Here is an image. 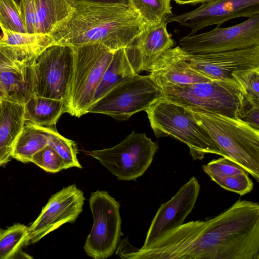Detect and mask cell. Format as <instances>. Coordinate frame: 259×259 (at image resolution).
Returning a JSON list of instances; mask_svg holds the SVG:
<instances>
[{
    "mask_svg": "<svg viewBox=\"0 0 259 259\" xmlns=\"http://www.w3.org/2000/svg\"><path fill=\"white\" fill-rule=\"evenodd\" d=\"M133 259H259V204L237 200L205 221L183 223L144 248L131 246Z\"/></svg>",
    "mask_w": 259,
    "mask_h": 259,
    "instance_id": "6da1fadb",
    "label": "cell"
},
{
    "mask_svg": "<svg viewBox=\"0 0 259 259\" xmlns=\"http://www.w3.org/2000/svg\"><path fill=\"white\" fill-rule=\"evenodd\" d=\"M72 4V13L50 34L53 45L100 43L115 52L132 44L146 25L128 5Z\"/></svg>",
    "mask_w": 259,
    "mask_h": 259,
    "instance_id": "7a4b0ae2",
    "label": "cell"
},
{
    "mask_svg": "<svg viewBox=\"0 0 259 259\" xmlns=\"http://www.w3.org/2000/svg\"><path fill=\"white\" fill-rule=\"evenodd\" d=\"M145 111L155 136H170L184 143L193 160H202L209 153L224 157L207 131L197 122L191 109L163 97Z\"/></svg>",
    "mask_w": 259,
    "mask_h": 259,
    "instance_id": "3957f363",
    "label": "cell"
},
{
    "mask_svg": "<svg viewBox=\"0 0 259 259\" xmlns=\"http://www.w3.org/2000/svg\"><path fill=\"white\" fill-rule=\"evenodd\" d=\"M193 113L224 157L242 166L258 182L259 131L239 118L206 112Z\"/></svg>",
    "mask_w": 259,
    "mask_h": 259,
    "instance_id": "277c9868",
    "label": "cell"
},
{
    "mask_svg": "<svg viewBox=\"0 0 259 259\" xmlns=\"http://www.w3.org/2000/svg\"><path fill=\"white\" fill-rule=\"evenodd\" d=\"M163 97L193 111L239 118L247 101L235 80H212L161 89Z\"/></svg>",
    "mask_w": 259,
    "mask_h": 259,
    "instance_id": "5b68a950",
    "label": "cell"
},
{
    "mask_svg": "<svg viewBox=\"0 0 259 259\" xmlns=\"http://www.w3.org/2000/svg\"><path fill=\"white\" fill-rule=\"evenodd\" d=\"M74 47V68L68 113L80 117L87 113L114 52L100 43Z\"/></svg>",
    "mask_w": 259,
    "mask_h": 259,
    "instance_id": "8992f818",
    "label": "cell"
},
{
    "mask_svg": "<svg viewBox=\"0 0 259 259\" xmlns=\"http://www.w3.org/2000/svg\"><path fill=\"white\" fill-rule=\"evenodd\" d=\"M74 57V47L70 45L56 44L46 49L32 64L33 94L64 101L68 108Z\"/></svg>",
    "mask_w": 259,
    "mask_h": 259,
    "instance_id": "52a82bcc",
    "label": "cell"
},
{
    "mask_svg": "<svg viewBox=\"0 0 259 259\" xmlns=\"http://www.w3.org/2000/svg\"><path fill=\"white\" fill-rule=\"evenodd\" d=\"M162 98V90L149 75L136 74L92 104L87 113H101L118 120H125L136 113L145 111Z\"/></svg>",
    "mask_w": 259,
    "mask_h": 259,
    "instance_id": "ba28073f",
    "label": "cell"
},
{
    "mask_svg": "<svg viewBox=\"0 0 259 259\" xmlns=\"http://www.w3.org/2000/svg\"><path fill=\"white\" fill-rule=\"evenodd\" d=\"M158 149L157 142L145 133L135 131L115 146L87 151L99 161L118 180L136 181L151 165Z\"/></svg>",
    "mask_w": 259,
    "mask_h": 259,
    "instance_id": "9c48e42d",
    "label": "cell"
},
{
    "mask_svg": "<svg viewBox=\"0 0 259 259\" xmlns=\"http://www.w3.org/2000/svg\"><path fill=\"white\" fill-rule=\"evenodd\" d=\"M89 203L93 225L83 249L91 257L105 259L113 254L122 235L120 204L104 190L92 192Z\"/></svg>",
    "mask_w": 259,
    "mask_h": 259,
    "instance_id": "30bf717a",
    "label": "cell"
},
{
    "mask_svg": "<svg viewBox=\"0 0 259 259\" xmlns=\"http://www.w3.org/2000/svg\"><path fill=\"white\" fill-rule=\"evenodd\" d=\"M179 43L185 52L192 54L232 51L259 46V14L232 26H217L208 32L187 35Z\"/></svg>",
    "mask_w": 259,
    "mask_h": 259,
    "instance_id": "8fae6325",
    "label": "cell"
},
{
    "mask_svg": "<svg viewBox=\"0 0 259 259\" xmlns=\"http://www.w3.org/2000/svg\"><path fill=\"white\" fill-rule=\"evenodd\" d=\"M259 14V0H211L197 9L179 15L172 14L166 22H176L191 29L188 35L206 27L217 25L236 18L250 17Z\"/></svg>",
    "mask_w": 259,
    "mask_h": 259,
    "instance_id": "7c38bea8",
    "label": "cell"
},
{
    "mask_svg": "<svg viewBox=\"0 0 259 259\" xmlns=\"http://www.w3.org/2000/svg\"><path fill=\"white\" fill-rule=\"evenodd\" d=\"M84 200L83 192L74 184L53 194L28 227L29 243L38 242L65 223H73L82 211Z\"/></svg>",
    "mask_w": 259,
    "mask_h": 259,
    "instance_id": "4fadbf2b",
    "label": "cell"
},
{
    "mask_svg": "<svg viewBox=\"0 0 259 259\" xmlns=\"http://www.w3.org/2000/svg\"><path fill=\"white\" fill-rule=\"evenodd\" d=\"M184 52L189 65L211 80H235L233 72L259 68V46L214 53Z\"/></svg>",
    "mask_w": 259,
    "mask_h": 259,
    "instance_id": "5bb4252c",
    "label": "cell"
},
{
    "mask_svg": "<svg viewBox=\"0 0 259 259\" xmlns=\"http://www.w3.org/2000/svg\"><path fill=\"white\" fill-rule=\"evenodd\" d=\"M200 189L197 179L192 177L171 198L161 204L151 222L141 248L147 247L166 232L184 223L194 207Z\"/></svg>",
    "mask_w": 259,
    "mask_h": 259,
    "instance_id": "9a60e30c",
    "label": "cell"
},
{
    "mask_svg": "<svg viewBox=\"0 0 259 259\" xmlns=\"http://www.w3.org/2000/svg\"><path fill=\"white\" fill-rule=\"evenodd\" d=\"M166 21L155 25H145L134 41L125 51L134 71L139 73L149 71L152 65L176 42L167 29Z\"/></svg>",
    "mask_w": 259,
    "mask_h": 259,
    "instance_id": "2e32d148",
    "label": "cell"
},
{
    "mask_svg": "<svg viewBox=\"0 0 259 259\" xmlns=\"http://www.w3.org/2000/svg\"><path fill=\"white\" fill-rule=\"evenodd\" d=\"M149 74L161 89L167 86H180L212 81L188 64L184 51L179 46L165 52L152 65Z\"/></svg>",
    "mask_w": 259,
    "mask_h": 259,
    "instance_id": "e0dca14e",
    "label": "cell"
},
{
    "mask_svg": "<svg viewBox=\"0 0 259 259\" xmlns=\"http://www.w3.org/2000/svg\"><path fill=\"white\" fill-rule=\"evenodd\" d=\"M0 47L16 60L31 63L46 49L53 45L50 35L2 30Z\"/></svg>",
    "mask_w": 259,
    "mask_h": 259,
    "instance_id": "ac0fdd59",
    "label": "cell"
},
{
    "mask_svg": "<svg viewBox=\"0 0 259 259\" xmlns=\"http://www.w3.org/2000/svg\"><path fill=\"white\" fill-rule=\"evenodd\" d=\"M24 123V104L2 100L0 113V166L10 160L14 144Z\"/></svg>",
    "mask_w": 259,
    "mask_h": 259,
    "instance_id": "d6986e66",
    "label": "cell"
},
{
    "mask_svg": "<svg viewBox=\"0 0 259 259\" xmlns=\"http://www.w3.org/2000/svg\"><path fill=\"white\" fill-rule=\"evenodd\" d=\"M65 112H68V108L64 101L34 94L24 104L25 122L40 126H55L61 115Z\"/></svg>",
    "mask_w": 259,
    "mask_h": 259,
    "instance_id": "ffe728a7",
    "label": "cell"
},
{
    "mask_svg": "<svg viewBox=\"0 0 259 259\" xmlns=\"http://www.w3.org/2000/svg\"><path fill=\"white\" fill-rule=\"evenodd\" d=\"M137 73L126 56L124 48L114 52L94 96V103L113 88Z\"/></svg>",
    "mask_w": 259,
    "mask_h": 259,
    "instance_id": "44dd1931",
    "label": "cell"
},
{
    "mask_svg": "<svg viewBox=\"0 0 259 259\" xmlns=\"http://www.w3.org/2000/svg\"><path fill=\"white\" fill-rule=\"evenodd\" d=\"M48 144V138L39 126L25 122L14 144L12 157L23 163L31 162L33 156Z\"/></svg>",
    "mask_w": 259,
    "mask_h": 259,
    "instance_id": "7402d4cb",
    "label": "cell"
},
{
    "mask_svg": "<svg viewBox=\"0 0 259 259\" xmlns=\"http://www.w3.org/2000/svg\"><path fill=\"white\" fill-rule=\"evenodd\" d=\"M37 33L50 35L73 10L70 0H36Z\"/></svg>",
    "mask_w": 259,
    "mask_h": 259,
    "instance_id": "603a6c76",
    "label": "cell"
},
{
    "mask_svg": "<svg viewBox=\"0 0 259 259\" xmlns=\"http://www.w3.org/2000/svg\"><path fill=\"white\" fill-rule=\"evenodd\" d=\"M29 243L28 227L16 224L2 231L0 237V259H12L25 255L22 247Z\"/></svg>",
    "mask_w": 259,
    "mask_h": 259,
    "instance_id": "cb8c5ba5",
    "label": "cell"
},
{
    "mask_svg": "<svg viewBox=\"0 0 259 259\" xmlns=\"http://www.w3.org/2000/svg\"><path fill=\"white\" fill-rule=\"evenodd\" d=\"M128 5L142 19L146 25L157 24L173 14L171 0H127Z\"/></svg>",
    "mask_w": 259,
    "mask_h": 259,
    "instance_id": "d4e9b609",
    "label": "cell"
},
{
    "mask_svg": "<svg viewBox=\"0 0 259 259\" xmlns=\"http://www.w3.org/2000/svg\"><path fill=\"white\" fill-rule=\"evenodd\" d=\"M39 127L48 138V145L52 147L63 159L66 169L73 167L82 168L77 158L78 150L74 141L61 136L56 130L55 126Z\"/></svg>",
    "mask_w": 259,
    "mask_h": 259,
    "instance_id": "484cf974",
    "label": "cell"
},
{
    "mask_svg": "<svg viewBox=\"0 0 259 259\" xmlns=\"http://www.w3.org/2000/svg\"><path fill=\"white\" fill-rule=\"evenodd\" d=\"M0 28L2 31L26 33L19 5L15 0H0Z\"/></svg>",
    "mask_w": 259,
    "mask_h": 259,
    "instance_id": "4316f807",
    "label": "cell"
},
{
    "mask_svg": "<svg viewBox=\"0 0 259 259\" xmlns=\"http://www.w3.org/2000/svg\"><path fill=\"white\" fill-rule=\"evenodd\" d=\"M232 76L249 101L259 104V68L234 72Z\"/></svg>",
    "mask_w": 259,
    "mask_h": 259,
    "instance_id": "83f0119b",
    "label": "cell"
},
{
    "mask_svg": "<svg viewBox=\"0 0 259 259\" xmlns=\"http://www.w3.org/2000/svg\"><path fill=\"white\" fill-rule=\"evenodd\" d=\"M202 169L213 181L215 179L247 172L231 159L223 156L203 165Z\"/></svg>",
    "mask_w": 259,
    "mask_h": 259,
    "instance_id": "f1b7e54d",
    "label": "cell"
},
{
    "mask_svg": "<svg viewBox=\"0 0 259 259\" xmlns=\"http://www.w3.org/2000/svg\"><path fill=\"white\" fill-rule=\"evenodd\" d=\"M31 162L48 172L56 173L66 169L63 159L49 145L35 153Z\"/></svg>",
    "mask_w": 259,
    "mask_h": 259,
    "instance_id": "f546056e",
    "label": "cell"
},
{
    "mask_svg": "<svg viewBox=\"0 0 259 259\" xmlns=\"http://www.w3.org/2000/svg\"><path fill=\"white\" fill-rule=\"evenodd\" d=\"M247 172L214 180L213 181L224 189L235 192L241 196L250 192L253 183Z\"/></svg>",
    "mask_w": 259,
    "mask_h": 259,
    "instance_id": "4dcf8cb0",
    "label": "cell"
},
{
    "mask_svg": "<svg viewBox=\"0 0 259 259\" xmlns=\"http://www.w3.org/2000/svg\"><path fill=\"white\" fill-rule=\"evenodd\" d=\"M19 5L24 22L26 33H37L36 0H20Z\"/></svg>",
    "mask_w": 259,
    "mask_h": 259,
    "instance_id": "1f68e13d",
    "label": "cell"
},
{
    "mask_svg": "<svg viewBox=\"0 0 259 259\" xmlns=\"http://www.w3.org/2000/svg\"><path fill=\"white\" fill-rule=\"evenodd\" d=\"M239 119L259 131V104L252 103L247 99Z\"/></svg>",
    "mask_w": 259,
    "mask_h": 259,
    "instance_id": "d6a6232c",
    "label": "cell"
},
{
    "mask_svg": "<svg viewBox=\"0 0 259 259\" xmlns=\"http://www.w3.org/2000/svg\"><path fill=\"white\" fill-rule=\"evenodd\" d=\"M30 64L16 60L7 51L0 47V73L9 69L21 67Z\"/></svg>",
    "mask_w": 259,
    "mask_h": 259,
    "instance_id": "836d02e7",
    "label": "cell"
},
{
    "mask_svg": "<svg viewBox=\"0 0 259 259\" xmlns=\"http://www.w3.org/2000/svg\"><path fill=\"white\" fill-rule=\"evenodd\" d=\"M72 3H88L95 4H116L128 5L127 0H70Z\"/></svg>",
    "mask_w": 259,
    "mask_h": 259,
    "instance_id": "e575fe53",
    "label": "cell"
},
{
    "mask_svg": "<svg viewBox=\"0 0 259 259\" xmlns=\"http://www.w3.org/2000/svg\"><path fill=\"white\" fill-rule=\"evenodd\" d=\"M180 5H196L200 3H205L211 0H173Z\"/></svg>",
    "mask_w": 259,
    "mask_h": 259,
    "instance_id": "d590c367",
    "label": "cell"
},
{
    "mask_svg": "<svg viewBox=\"0 0 259 259\" xmlns=\"http://www.w3.org/2000/svg\"><path fill=\"white\" fill-rule=\"evenodd\" d=\"M2 100L1 99H0V113H1V109H2Z\"/></svg>",
    "mask_w": 259,
    "mask_h": 259,
    "instance_id": "8d00e7d4",
    "label": "cell"
},
{
    "mask_svg": "<svg viewBox=\"0 0 259 259\" xmlns=\"http://www.w3.org/2000/svg\"><path fill=\"white\" fill-rule=\"evenodd\" d=\"M18 4H19V2L20 0H15Z\"/></svg>",
    "mask_w": 259,
    "mask_h": 259,
    "instance_id": "74e56055",
    "label": "cell"
},
{
    "mask_svg": "<svg viewBox=\"0 0 259 259\" xmlns=\"http://www.w3.org/2000/svg\"><path fill=\"white\" fill-rule=\"evenodd\" d=\"M1 234H2V231H1V230L0 229V237H1Z\"/></svg>",
    "mask_w": 259,
    "mask_h": 259,
    "instance_id": "f35d334b",
    "label": "cell"
},
{
    "mask_svg": "<svg viewBox=\"0 0 259 259\" xmlns=\"http://www.w3.org/2000/svg\"><path fill=\"white\" fill-rule=\"evenodd\" d=\"M1 37H2V35H1V34L0 33V39L1 38Z\"/></svg>",
    "mask_w": 259,
    "mask_h": 259,
    "instance_id": "ab89813d",
    "label": "cell"
}]
</instances>
